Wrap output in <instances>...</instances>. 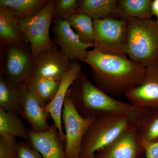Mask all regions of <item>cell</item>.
<instances>
[{"mask_svg": "<svg viewBox=\"0 0 158 158\" xmlns=\"http://www.w3.org/2000/svg\"><path fill=\"white\" fill-rule=\"evenodd\" d=\"M19 116L0 108V137L8 140L21 138L29 142V130Z\"/></svg>", "mask_w": 158, "mask_h": 158, "instance_id": "cell-18", "label": "cell"}, {"mask_svg": "<svg viewBox=\"0 0 158 158\" xmlns=\"http://www.w3.org/2000/svg\"><path fill=\"white\" fill-rule=\"evenodd\" d=\"M55 5L56 1L48 0L38 14L20 22V31L26 43L31 44V56L34 63L44 51L56 47L49 34Z\"/></svg>", "mask_w": 158, "mask_h": 158, "instance_id": "cell-5", "label": "cell"}, {"mask_svg": "<svg viewBox=\"0 0 158 158\" xmlns=\"http://www.w3.org/2000/svg\"><path fill=\"white\" fill-rule=\"evenodd\" d=\"M19 20L10 9L0 6V41L2 45L25 46L19 28Z\"/></svg>", "mask_w": 158, "mask_h": 158, "instance_id": "cell-16", "label": "cell"}, {"mask_svg": "<svg viewBox=\"0 0 158 158\" xmlns=\"http://www.w3.org/2000/svg\"><path fill=\"white\" fill-rule=\"evenodd\" d=\"M81 1L78 0H56L54 8L53 20H69L76 14Z\"/></svg>", "mask_w": 158, "mask_h": 158, "instance_id": "cell-25", "label": "cell"}, {"mask_svg": "<svg viewBox=\"0 0 158 158\" xmlns=\"http://www.w3.org/2000/svg\"><path fill=\"white\" fill-rule=\"evenodd\" d=\"M151 12L152 15L156 16L158 23V0L152 1L151 3Z\"/></svg>", "mask_w": 158, "mask_h": 158, "instance_id": "cell-29", "label": "cell"}, {"mask_svg": "<svg viewBox=\"0 0 158 158\" xmlns=\"http://www.w3.org/2000/svg\"><path fill=\"white\" fill-rule=\"evenodd\" d=\"M62 118L65 131L66 157L80 158L83 137L95 118H85L81 116L72 102L68 91L63 104Z\"/></svg>", "mask_w": 158, "mask_h": 158, "instance_id": "cell-7", "label": "cell"}, {"mask_svg": "<svg viewBox=\"0 0 158 158\" xmlns=\"http://www.w3.org/2000/svg\"><path fill=\"white\" fill-rule=\"evenodd\" d=\"M151 0H120L117 6L120 19L127 20L131 18L152 19Z\"/></svg>", "mask_w": 158, "mask_h": 158, "instance_id": "cell-22", "label": "cell"}, {"mask_svg": "<svg viewBox=\"0 0 158 158\" xmlns=\"http://www.w3.org/2000/svg\"><path fill=\"white\" fill-rule=\"evenodd\" d=\"M55 42L70 61H82L89 48L94 46L84 43L73 30L70 23L65 20H53Z\"/></svg>", "mask_w": 158, "mask_h": 158, "instance_id": "cell-10", "label": "cell"}, {"mask_svg": "<svg viewBox=\"0 0 158 158\" xmlns=\"http://www.w3.org/2000/svg\"><path fill=\"white\" fill-rule=\"evenodd\" d=\"M0 108L21 116L23 107L19 86L15 85L1 73Z\"/></svg>", "mask_w": 158, "mask_h": 158, "instance_id": "cell-20", "label": "cell"}, {"mask_svg": "<svg viewBox=\"0 0 158 158\" xmlns=\"http://www.w3.org/2000/svg\"><path fill=\"white\" fill-rule=\"evenodd\" d=\"M29 144L44 158H67L65 142L60 137L53 122L50 128L45 132L39 133L29 129Z\"/></svg>", "mask_w": 158, "mask_h": 158, "instance_id": "cell-13", "label": "cell"}, {"mask_svg": "<svg viewBox=\"0 0 158 158\" xmlns=\"http://www.w3.org/2000/svg\"><path fill=\"white\" fill-rule=\"evenodd\" d=\"M34 63L25 46L8 47L5 69L1 73L15 85L27 83L34 71Z\"/></svg>", "mask_w": 158, "mask_h": 158, "instance_id": "cell-9", "label": "cell"}, {"mask_svg": "<svg viewBox=\"0 0 158 158\" xmlns=\"http://www.w3.org/2000/svg\"><path fill=\"white\" fill-rule=\"evenodd\" d=\"M82 61L91 67L97 87L110 95H125L144 81L146 68L126 55L104 53L94 48L88 51Z\"/></svg>", "mask_w": 158, "mask_h": 158, "instance_id": "cell-1", "label": "cell"}, {"mask_svg": "<svg viewBox=\"0 0 158 158\" xmlns=\"http://www.w3.org/2000/svg\"><path fill=\"white\" fill-rule=\"evenodd\" d=\"M94 158H144L137 127L126 131L111 144L97 152Z\"/></svg>", "mask_w": 158, "mask_h": 158, "instance_id": "cell-8", "label": "cell"}, {"mask_svg": "<svg viewBox=\"0 0 158 158\" xmlns=\"http://www.w3.org/2000/svg\"><path fill=\"white\" fill-rule=\"evenodd\" d=\"M71 62L56 46L44 51L34 63L31 78L52 79L61 81L70 69Z\"/></svg>", "mask_w": 158, "mask_h": 158, "instance_id": "cell-11", "label": "cell"}, {"mask_svg": "<svg viewBox=\"0 0 158 158\" xmlns=\"http://www.w3.org/2000/svg\"><path fill=\"white\" fill-rule=\"evenodd\" d=\"M127 20L126 54L133 62L146 68L158 61V23L136 18Z\"/></svg>", "mask_w": 158, "mask_h": 158, "instance_id": "cell-4", "label": "cell"}, {"mask_svg": "<svg viewBox=\"0 0 158 158\" xmlns=\"http://www.w3.org/2000/svg\"><path fill=\"white\" fill-rule=\"evenodd\" d=\"M23 107L22 117L31 124L32 129L39 133L45 132L50 128L48 123L49 113L41 106L30 92L27 84L19 86Z\"/></svg>", "mask_w": 158, "mask_h": 158, "instance_id": "cell-15", "label": "cell"}, {"mask_svg": "<svg viewBox=\"0 0 158 158\" xmlns=\"http://www.w3.org/2000/svg\"><path fill=\"white\" fill-rule=\"evenodd\" d=\"M69 92L75 107L85 118L119 115L135 116L144 109L134 107L130 104L111 97L92 84L82 71L71 86Z\"/></svg>", "mask_w": 158, "mask_h": 158, "instance_id": "cell-2", "label": "cell"}, {"mask_svg": "<svg viewBox=\"0 0 158 158\" xmlns=\"http://www.w3.org/2000/svg\"><path fill=\"white\" fill-rule=\"evenodd\" d=\"M142 142L144 158H158V141L153 143Z\"/></svg>", "mask_w": 158, "mask_h": 158, "instance_id": "cell-28", "label": "cell"}, {"mask_svg": "<svg viewBox=\"0 0 158 158\" xmlns=\"http://www.w3.org/2000/svg\"><path fill=\"white\" fill-rule=\"evenodd\" d=\"M146 109L135 116L119 115L95 118L83 137L80 158H94L97 152L107 146L126 131L138 126Z\"/></svg>", "mask_w": 158, "mask_h": 158, "instance_id": "cell-3", "label": "cell"}, {"mask_svg": "<svg viewBox=\"0 0 158 158\" xmlns=\"http://www.w3.org/2000/svg\"><path fill=\"white\" fill-rule=\"evenodd\" d=\"M94 48L104 53L126 55L127 20L106 18L94 21Z\"/></svg>", "mask_w": 158, "mask_h": 158, "instance_id": "cell-6", "label": "cell"}, {"mask_svg": "<svg viewBox=\"0 0 158 158\" xmlns=\"http://www.w3.org/2000/svg\"><path fill=\"white\" fill-rule=\"evenodd\" d=\"M48 2L47 0H1L0 6L10 9L21 21L38 14Z\"/></svg>", "mask_w": 158, "mask_h": 158, "instance_id": "cell-21", "label": "cell"}, {"mask_svg": "<svg viewBox=\"0 0 158 158\" xmlns=\"http://www.w3.org/2000/svg\"><path fill=\"white\" fill-rule=\"evenodd\" d=\"M142 142L158 141V108H148L137 126Z\"/></svg>", "mask_w": 158, "mask_h": 158, "instance_id": "cell-23", "label": "cell"}, {"mask_svg": "<svg viewBox=\"0 0 158 158\" xmlns=\"http://www.w3.org/2000/svg\"><path fill=\"white\" fill-rule=\"evenodd\" d=\"M81 71V64L77 61L72 62L70 69L61 80L59 90L55 98L48 106L44 108L52 118L60 137L64 142L65 136L62 130V124L63 104L69 88Z\"/></svg>", "mask_w": 158, "mask_h": 158, "instance_id": "cell-14", "label": "cell"}, {"mask_svg": "<svg viewBox=\"0 0 158 158\" xmlns=\"http://www.w3.org/2000/svg\"><path fill=\"white\" fill-rule=\"evenodd\" d=\"M17 139L8 140L0 137V158H18Z\"/></svg>", "mask_w": 158, "mask_h": 158, "instance_id": "cell-26", "label": "cell"}, {"mask_svg": "<svg viewBox=\"0 0 158 158\" xmlns=\"http://www.w3.org/2000/svg\"><path fill=\"white\" fill-rule=\"evenodd\" d=\"M17 151L18 158H44L27 141L17 142Z\"/></svg>", "mask_w": 158, "mask_h": 158, "instance_id": "cell-27", "label": "cell"}, {"mask_svg": "<svg viewBox=\"0 0 158 158\" xmlns=\"http://www.w3.org/2000/svg\"><path fill=\"white\" fill-rule=\"evenodd\" d=\"M116 0H82L76 13H84L94 21L104 19H120V13Z\"/></svg>", "mask_w": 158, "mask_h": 158, "instance_id": "cell-17", "label": "cell"}, {"mask_svg": "<svg viewBox=\"0 0 158 158\" xmlns=\"http://www.w3.org/2000/svg\"><path fill=\"white\" fill-rule=\"evenodd\" d=\"M68 21L82 42L94 46V20L91 17L84 13H76Z\"/></svg>", "mask_w": 158, "mask_h": 158, "instance_id": "cell-24", "label": "cell"}, {"mask_svg": "<svg viewBox=\"0 0 158 158\" xmlns=\"http://www.w3.org/2000/svg\"><path fill=\"white\" fill-rule=\"evenodd\" d=\"M137 108H158V61L146 67L144 81L125 95Z\"/></svg>", "mask_w": 158, "mask_h": 158, "instance_id": "cell-12", "label": "cell"}, {"mask_svg": "<svg viewBox=\"0 0 158 158\" xmlns=\"http://www.w3.org/2000/svg\"><path fill=\"white\" fill-rule=\"evenodd\" d=\"M60 82L52 79L31 78L26 84L40 104L45 108L55 98Z\"/></svg>", "mask_w": 158, "mask_h": 158, "instance_id": "cell-19", "label": "cell"}]
</instances>
